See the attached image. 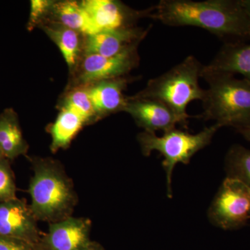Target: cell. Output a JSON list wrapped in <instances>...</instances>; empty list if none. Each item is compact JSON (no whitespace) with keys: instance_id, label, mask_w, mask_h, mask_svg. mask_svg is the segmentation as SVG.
<instances>
[{"instance_id":"6da1fadb","label":"cell","mask_w":250,"mask_h":250,"mask_svg":"<svg viewBox=\"0 0 250 250\" xmlns=\"http://www.w3.org/2000/svg\"><path fill=\"white\" fill-rule=\"evenodd\" d=\"M149 18L171 27L202 28L219 36H250L241 0H161Z\"/></svg>"},{"instance_id":"7a4b0ae2","label":"cell","mask_w":250,"mask_h":250,"mask_svg":"<svg viewBox=\"0 0 250 250\" xmlns=\"http://www.w3.org/2000/svg\"><path fill=\"white\" fill-rule=\"evenodd\" d=\"M201 77L208 83L200 118L213 120L222 126L237 131L250 128V82L231 74L202 69Z\"/></svg>"},{"instance_id":"3957f363","label":"cell","mask_w":250,"mask_h":250,"mask_svg":"<svg viewBox=\"0 0 250 250\" xmlns=\"http://www.w3.org/2000/svg\"><path fill=\"white\" fill-rule=\"evenodd\" d=\"M29 192V207L36 220L53 223L70 217L75 204V192L71 182L55 163L36 161Z\"/></svg>"},{"instance_id":"277c9868","label":"cell","mask_w":250,"mask_h":250,"mask_svg":"<svg viewBox=\"0 0 250 250\" xmlns=\"http://www.w3.org/2000/svg\"><path fill=\"white\" fill-rule=\"evenodd\" d=\"M203 67L195 57L189 56L166 73L149 80L146 88L134 96L159 100L188 121L190 117L188 105L205 98V90L199 84Z\"/></svg>"},{"instance_id":"5b68a950","label":"cell","mask_w":250,"mask_h":250,"mask_svg":"<svg viewBox=\"0 0 250 250\" xmlns=\"http://www.w3.org/2000/svg\"><path fill=\"white\" fill-rule=\"evenodd\" d=\"M220 128L219 125L215 124L196 134L173 128L165 131L162 136L147 131L138 136L143 155L149 156L153 151H157L164 156L162 165L166 171L167 192L170 198L172 196L171 183L175 166L178 163L188 164L192 156L210 144Z\"/></svg>"},{"instance_id":"8992f818","label":"cell","mask_w":250,"mask_h":250,"mask_svg":"<svg viewBox=\"0 0 250 250\" xmlns=\"http://www.w3.org/2000/svg\"><path fill=\"white\" fill-rule=\"evenodd\" d=\"M210 222L223 229L244 226L250 219V188L238 179L227 177L208 210Z\"/></svg>"},{"instance_id":"52a82bcc","label":"cell","mask_w":250,"mask_h":250,"mask_svg":"<svg viewBox=\"0 0 250 250\" xmlns=\"http://www.w3.org/2000/svg\"><path fill=\"white\" fill-rule=\"evenodd\" d=\"M138 47L135 46L111 57L85 54L80 64L77 83L88 85L100 81L123 77L139 64Z\"/></svg>"},{"instance_id":"ba28073f","label":"cell","mask_w":250,"mask_h":250,"mask_svg":"<svg viewBox=\"0 0 250 250\" xmlns=\"http://www.w3.org/2000/svg\"><path fill=\"white\" fill-rule=\"evenodd\" d=\"M124 111L129 113L136 123L147 132L168 131L180 124L187 128L188 121L177 116L159 100L151 98H127Z\"/></svg>"},{"instance_id":"9c48e42d","label":"cell","mask_w":250,"mask_h":250,"mask_svg":"<svg viewBox=\"0 0 250 250\" xmlns=\"http://www.w3.org/2000/svg\"><path fill=\"white\" fill-rule=\"evenodd\" d=\"M91 224L85 218H67L50 223L48 231L41 238L39 250H87Z\"/></svg>"},{"instance_id":"30bf717a","label":"cell","mask_w":250,"mask_h":250,"mask_svg":"<svg viewBox=\"0 0 250 250\" xmlns=\"http://www.w3.org/2000/svg\"><path fill=\"white\" fill-rule=\"evenodd\" d=\"M0 236L17 238L39 247L42 237L30 207L18 198L0 202Z\"/></svg>"},{"instance_id":"8fae6325","label":"cell","mask_w":250,"mask_h":250,"mask_svg":"<svg viewBox=\"0 0 250 250\" xmlns=\"http://www.w3.org/2000/svg\"><path fill=\"white\" fill-rule=\"evenodd\" d=\"M98 32L131 27L135 20L149 17L154 7L142 11L129 9L113 0H85L80 2Z\"/></svg>"},{"instance_id":"7c38bea8","label":"cell","mask_w":250,"mask_h":250,"mask_svg":"<svg viewBox=\"0 0 250 250\" xmlns=\"http://www.w3.org/2000/svg\"><path fill=\"white\" fill-rule=\"evenodd\" d=\"M149 30L133 27L113 30L103 31L86 36L83 43L85 54H98L103 57H114L135 46L146 37Z\"/></svg>"},{"instance_id":"4fadbf2b","label":"cell","mask_w":250,"mask_h":250,"mask_svg":"<svg viewBox=\"0 0 250 250\" xmlns=\"http://www.w3.org/2000/svg\"><path fill=\"white\" fill-rule=\"evenodd\" d=\"M125 77L100 81L88 85V93L96 118L124 111L127 98L124 90L128 83Z\"/></svg>"},{"instance_id":"5bb4252c","label":"cell","mask_w":250,"mask_h":250,"mask_svg":"<svg viewBox=\"0 0 250 250\" xmlns=\"http://www.w3.org/2000/svg\"><path fill=\"white\" fill-rule=\"evenodd\" d=\"M204 67L210 71L240 74L250 82V44H225L213 60Z\"/></svg>"},{"instance_id":"9a60e30c","label":"cell","mask_w":250,"mask_h":250,"mask_svg":"<svg viewBox=\"0 0 250 250\" xmlns=\"http://www.w3.org/2000/svg\"><path fill=\"white\" fill-rule=\"evenodd\" d=\"M49 14L52 22L80 33L86 36L98 33V29L81 3L75 1H54Z\"/></svg>"},{"instance_id":"2e32d148","label":"cell","mask_w":250,"mask_h":250,"mask_svg":"<svg viewBox=\"0 0 250 250\" xmlns=\"http://www.w3.org/2000/svg\"><path fill=\"white\" fill-rule=\"evenodd\" d=\"M27 149L17 115L12 109H6L0 115V152L4 158L14 159Z\"/></svg>"},{"instance_id":"e0dca14e","label":"cell","mask_w":250,"mask_h":250,"mask_svg":"<svg viewBox=\"0 0 250 250\" xmlns=\"http://www.w3.org/2000/svg\"><path fill=\"white\" fill-rule=\"evenodd\" d=\"M42 29L59 47L68 67L73 69L76 66L83 48L82 34L53 22L42 25Z\"/></svg>"},{"instance_id":"ac0fdd59","label":"cell","mask_w":250,"mask_h":250,"mask_svg":"<svg viewBox=\"0 0 250 250\" xmlns=\"http://www.w3.org/2000/svg\"><path fill=\"white\" fill-rule=\"evenodd\" d=\"M85 123L84 120L76 113L62 108L49 130L52 136L51 149L57 152L66 148Z\"/></svg>"},{"instance_id":"d6986e66","label":"cell","mask_w":250,"mask_h":250,"mask_svg":"<svg viewBox=\"0 0 250 250\" xmlns=\"http://www.w3.org/2000/svg\"><path fill=\"white\" fill-rule=\"evenodd\" d=\"M225 169L228 177L238 179L250 188V149L233 146L227 154Z\"/></svg>"},{"instance_id":"ffe728a7","label":"cell","mask_w":250,"mask_h":250,"mask_svg":"<svg viewBox=\"0 0 250 250\" xmlns=\"http://www.w3.org/2000/svg\"><path fill=\"white\" fill-rule=\"evenodd\" d=\"M62 108L76 113L88 123L96 118L93 103L88 93V85H80L72 90L65 98Z\"/></svg>"},{"instance_id":"44dd1931","label":"cell","mask_w":250,"mask_h":250,"mask_svg":"<svg viewBox=\"0 0 250 250\" xmlns=\"http://www.w3.org/2000/svg\"><path fill=\"white\" fill-rule=\"evenodd\" d=\"M17 199L16 187L7 161L0 160V202Z\"/></svg>"},{"instance_id":"7402d4cb","label":"cell","mask_w":250,"mask_h":250,"mask_svg":"<svg viewBox=\"0 0 250 250\" xmlns=\"http://www.w3.org/2000/svg\"><path fill=\"white\" fill-rule=\"evenodd\" d=\"M54 1L49 0H32L31 1L30 16L27 28L32 30L37 24L42 22L43 18L49 14Z\"/></svg>"},{"instance_id":"603a6c76","label":"cell","mask_w":250,"mask_h":250,"mask_svg":"<svg viewBox=\"0 0 250 250\" xmlns=\"http://www.w3.org/2000/svg\"><path fill=\"white\" fill-rule=\"evenodd\" d=\"M0 250H39V248L22 240L0 236Z\"/></svg>"},{"instance_id":"cb8c5ba5","label":"cell","mask_w":250,"mask_h":250,"mask_svg":"<svg viewBox=\"0 0 250 250\" xmlns=\"http://www.w3.org/2000/svg\"><path fill=\"white\" fill-rule=\"evenodd\" d=\"M242 5L246 10L247 15L248 16V19H249L250 23V0H241Z\"/></svg>"},{"instance_id":"d4e9b609","label":"cell","mask_w":250,"mask_h":250,"mask_svg":"<svg viewBox=\"0 0 250 250\" xmlns=\"http://www.w3.org/2000/svg\"><path fill=\"white\" fill-rule=\"evenodd\" d=\"M238 132L241 133V134L243 135V137L250 142V128L241 130V131H238Z\"/></svg>"},{"instance_id":"484cf974","label":"cell","mask_w":250,"mask_h":250,"mask_svg":"<svg viewBox=\"0 0 250 250\" xmlns=\"http://www.w3.org/2000/svg\"><path fill=\"white\" fill-rule=\"evenodd\" d=\"M87 250H104L103 248H101L99 245L95 244V243H93L92 242L91 244L89 246V248H88Z\"/></svg>"},{"instance_id":"4316f807","label":"cell","mask_w":250,"mask_h":250,"mask_svg":"<svg viewBox=\"0 0 250 250\" xmlns=\"http://www.w3.org/2000/svg\"><path fill=\"white\" fill-rule=\"evenodd\" d=\"M4 156L2 155V154H1V152H0V160L1 159H4Z\"/></svg>"}]
</instances>
